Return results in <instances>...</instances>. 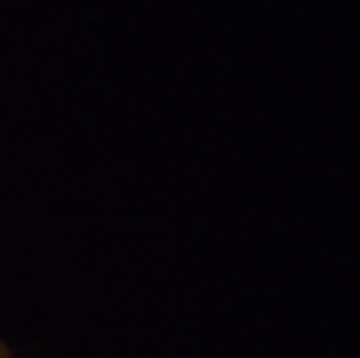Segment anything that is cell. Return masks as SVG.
Segmentation results:
<instances>
[{
	"label": "cell",
	"mask_w": 360,
	"mask_h": 358,
	"mask_svg": "<svg viewBox=\"0 0 360 358\" xmlns=\"http://www.w3.org/2000/svg\"><path fill=\"white\" fill-rule=\"evenodd\" d=\"M0 358H12V352H10V347H7L5 342H0Z\"/></svg>",
	"instance_id": "1"
}]
</instances>
